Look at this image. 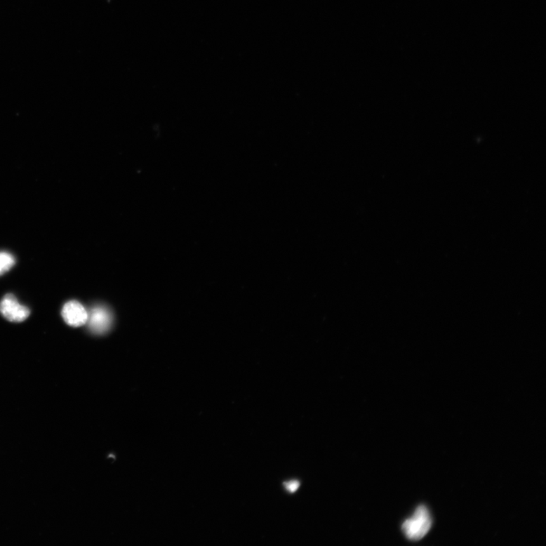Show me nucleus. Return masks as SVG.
Returning <instances> with one entry per match:
<instances>
[{
    "instance_id": "1",
    "label": "nucleus",
    "mask_w": 546,
    "mask_h": 546,
    "mask_svg": "<svg viewBox=\"0 0 546 546\" xmlns=\"http://www.w3.org/2000/svg\"><path fill=\"white\" fill-rule=\"evenodd\" d=\"M432 524V517L428 508L425 505H420L411 519L404 522L402 531L409 540L418 541L428 533Z\"/></svg>"
},
{
    "instance_id": "2",
    "label": "nucleus",
    "mask_w": 546,
    "mask_h": 546,
    "mask_svg": "<svg viewBox=\"0 0 546 546\" xmlns=\"http://www.w3.org/2000/svg\"><path fill=\"white\" fill-rule=\"evenodd\" d=\"M0 313L8 321L21 323L29 317L30 310L21 305L13 295L8 294L0 302Z\"/></svg>"
},
{
    "instance_id": "3",
    "label": "nucleus",
    "mask_w": 546,
    "mask_h": 546,
    "mask_svg": "<svg viewBox=\"0 0 546 546\" xmlns=\"http://www.w3.org/2000/svg\"><path fill=\"white\" fill-rule=\"evenodd\" d=\"M88 317L86 324L93 334L106 333L112 324V318L108 309L103 306H95L88 310Z\"/></svg>"
},
{
    "instance_id": "4",
    "label": "nucleus",
    "mask_w": 546,
    "mask_h": 546,
    "mask_svg": "<svg viewBox=\"0 0 546 546\" xmlns=\"http://www.w3.org/2000/svg\"><path fill=\"white\" fill-rule=\"evenodd\" d=\"M62 318L65 322L72 327L86 325L88 321V310L76 300L69 301L62 308Z\"/></svg>"
},
{
    "instance_id": "5",
    "label": "nucleus",
    "mask_w": 546,
    "mask_h": 546,
    "mask_svg": "<svg viewBox=\"0 0 546 546\" xmlns=\"http://www.w3.org/2000/svg\"><path fill=\"white\" fill-rule=\"evenodd\" d=\"M15 260L11 253L0 252V276L11 270L15 265Z\"/></svg>"
},
{
    "instance_id": "6",
    "label": "nucleus",
    "mask_w": 546,
    "mask_h": 546,
    "mask_svg": "<svg viewBox=\"0 0 546 546\" xmlns=\"http://www.w3.org/2000/svg\"><path fill=\"white\" fill-rule=\"evenodd\" d=\"M284 486L286 491L289 493H295L300 486V483L296 481V480H293V481L285 483Z\"/></svg>"
}]
</instances>
